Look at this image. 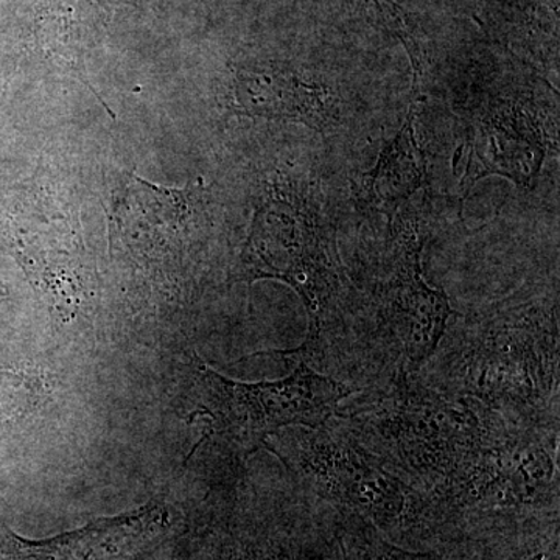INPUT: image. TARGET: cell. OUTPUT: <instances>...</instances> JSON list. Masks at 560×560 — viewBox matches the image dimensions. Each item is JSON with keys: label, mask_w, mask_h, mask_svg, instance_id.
<instances>
[{"label": "cell", "mask_w": 560, "mask_h": 560, "mask_svg": "<svg viewBox=\"0 0 560 560\" xmlns=\"http://www.w3.org/2000/svg\"><path fill=\"white\" fill-rule=\"evenodd\" d=\"M455 318L419 377L512 422L559 429L558 291L515 294Z\"/></svg>", "instance_id": "cell-1"}, {"label": "cell", "mask_w": 560, "mask_h": 560, "mask_svg": "<svg viewBox=\"0 0 560 560\" xmlns=\"http://www.w3.org/2000/svg\"><path fill=\"white\" fill-rule=\"evenodd\" d=\"M334 416L386 469L440 508L478 451L508 422L480 401L431 388L418 372L355 390Z\"/></svg>", "instance_id": "cell-2"}, {"label": "cell", "mask_w": 560, "mask_h": 560, "mask_svg": "<svg viewBox=\"0 0 560 560\" xmlns=\"http://www.w3.org/2000/svg\"><path fill=\"white\" fill-rule=\"evenodd\" d=\"M423 245L418 224L394 226L368 305L342 320L320 370L346 372V383L360 389L422 370L456 315L448 298L423 279Z\"/></svg>", "instance_id": "cell-3"}, {"label": "cell", "mask_w": 560, "mask_h": 560, "mask_svg": "<svg viewBox=\"0 0 560 560\" xmlns=\"http://www.w3.org/2000/svg\"><path fill=\"white\" fill-rule=\"evenodd\" d=\"M261 444L313 495L374 523L390 537L448 521L436 501L386 469L335 416L315 429L287 427Z\"/></svg>", "instance_id": "cell-4"}, {"label": "cell", "mask_w": 560, "mask_h": 560, "mask_svg": "<svg viewBox=\"0 0 560 560\" xmlns=\"http://www.w3.org/2000/svg\"><path fill=\"white\" fill-rule=\"evenodd\" d=\"M241 279H278L300 294L308 334L300 348L283 352L318 368L340 320L345 290L318 213L304 201L275 197L257 209L242 256Z\"/></svg>", "instance_id": "cell-5"}, {"label": "cell", "mask_w": 560, "mask_h": 560, "mask_svg": "<svg viewBox=\"0 0 560 560\" xmlns=\"http://www.w3.org/2000/svg\"><path fill=\"white\" fill-rule=\"evenodd\" d=\"M559 429L508 420L442 503L447 517L558 511Z\"/></svg>", "instance_id": "cell-6"}, {"label": "cell", "mask_w": 560, "mask_h": 560, "mask_svg": "<svg viewBox=\"0 0 560 560\" xmlns=\"http://www.w3.org/2000/svg\"><path fill=\"white\" fill-rule=\"evenodd\" d=\"M201 382L215 429L250 444L287 427L323 425L342 400L360 389L302 360L278 382H232L205 366Z\"/></svg>", "instance_id": "cell-7"}, {"label": "cell", "mask_w": 560, "mask_h": 560, "mask_svg": "<svg viewBox=\"0 0 560 560\" xmlns=\"http://www.w3.org/2000/svg\"><path fill=\"white\" fill-rule=\"evenodd\" d=\"M171 529L164 508L147 506L44 540L0 526V560H140Z\"/></svg>", "instance_id": "cell-8"}, {"label": "cell", "mask_w": 560, "mask_h": 560, "mask_svg": "<svg viewBox=\"0 0 560 560\" xmlns=\"http://www.w3.org/2000/svg\"><path fill=\"white\" fill-rule=\"evenodd\" d=\"M234 106L243 116L300 121L324 131L334 120L330 92L280 69H242L235 75Z\"/></svg>", "instance_id": "cell-9"}, {"label": "cell", "mask_w": 560, "mask_h": 560, "mask_svg": "<svg viewBox=\"0 0 560 560\" xmlns=\"http://www.w3.org/2000/svg\"><path fill=\"white\" fill-rule=\"evenodd\" d=\"M478 124L471 136L467 187L470 189L475 180L493 173L508 176L523 187L529 186L539 173L544 149L525 117L508 110L482 117Z\"/></svg>", "instance_id": "cell-10"}, {"label": "cell", "mask_w": 560, "mask_h": 560, "mask_svg": "<svg viewBox=\"0 0 560 560\" xmlns=\"http://www.w3.org/2000/svg\"><path fill=\"white\" fill-rule=\"evenodd\" d=\"M425 175V154L419 147L410 114L396 138L383 149L377 165L364 176L361 198L375 208L396 205L418 191Z\"/></svg>", "instance_id": "cell-11"}, {"label": "cell", "mask_w": 560, "mask_h": 560, "mask_svg": "<svg viewBox=\"0 0 560 560\" xmlns=\"http://www.w3.org/2000/svg\"><path fill=\"white\" fill-rule=\"evenodd\" d=\"M206 560H311L294 541L232 536L213 544Z\"/></svg>", "instance_id": "cell-12"}]
</instances>
